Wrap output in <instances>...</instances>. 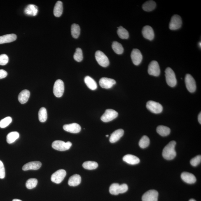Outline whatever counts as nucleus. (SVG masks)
I'll use <instances>...</instances> for the list:
<instances>
[{
    "label": "nucleus",
    "instance_id": "1",
    "mask_svg": "<svg viewBox=\"0 0 201 201\" xmlns=\"http://www.w3.org/2000/svg\"><path fill=\"white\" fill-rule=\"evenodd\" d=\"M176 142L175 141H170L164 148L162 156L164 159L168 160H172L176 156L175 146Z\"/></svg>",
    "mask_w": 201,
    "mask_h": 201
},
{
    "label": "nucleus",
    "instance_id": "2",
    "mask_svg": "<svg viewBox=\"0 0 201 201\" xmlns=\"http://www.w3.org/2000/svg\"><path fill=\"white\" fill-rule=\"evenodd\" d=\"M166 82L171 87H175L177 83L175 73L170 68H167L165 71Z\"/></svg>",
    "mask_w": 201,
    "mask_h": 201
},
{
    "label": "nucleus",
    "instance_id": "3",
    "mask_svg": "<svg viewBox=\"0 0 201 201\" xmlns=\"http://www.w3.org/2000/svg\"><path fill=\"white\" fill-rule=\"evenodd\" d=\"M72 143L70 141L67 142L61 141H56L52 143V147L57 151H67L71 148Z\"/></svg>",
    "mask_w": 201,
    "mask_h": 201
},
{
    "label": "nucleus",
    "instance_id": "4",
    "mask_svg": "<svg viewBox=\"0 0 201 201\" xmlns=\"http://www.w3.org/2000/svg\"><path fill=\"white\" fill-rule=\"evenodd\" d=\"M96 60L103 67H106L109 65L110 62L108 57L101 51H97L95 54Z\"/></svg>",
    "mask_w": 201,
    "mask_h": 201
},
{
    "label": "nucleus",
    "instance_id": "5",
    "mask_svg": "<svg viewBox=\"0 0 201 201\" xmlns=\"http://www.w3.org/2000/svg\"><path fill=\"white\" fill-rule=\"evenodd\" d=\"M64 90V82L61 79H58L55 82L53 87V93L56 97H62Z\"/></svg>",
    "mask_w": 201,
    "mask_h": 201
},
{
    "label": "nucleus",
    "instance_id": "6",
    "mask_svg": "<svg viewBox=\"0 0 201 201\" xmlns=\"http://www.w3.org/2000/svg\"><path fill=\"white\" fill-rule=\"evenodd\" d=\"M146 108L151 112L155 114H159L163 110V107L160 103L153 101H148L146 104Z\"/></svg>",
    "mask_w": 201,
    "mask_h": 201
},
{
    "label": "nucleus",
    "instance_id": "7",
    "mask_svg": "<svg viewBox=\"0 0 201 201\" xmlns=\"http://www.w3.org/2000/svg\"><path fill=\"white\" fill-rule=\"evenodd\" d=\"M118 116V113L114 110L111 109L106 110L101 119L102 122H108L114 119Z\"/></svg>",
    "mask_w": 201,
    "mask_h": 201
},
{
    "label": "nucleus",
    "instance_id": "8",
    "mask_svg": "<svg viewBox=\"0 0 201 201\" xmlns=\"http://www.w3.org/2000/svg\"><path fill=\"white\" fill-rule=\"evenodd\" d=\"M182 24L181 17L178 15H175L172 17L169 23V28L171 30H174L180 28Z\"/></svg>",
    "mask_w": 201,
    "mask_h": 201
},
{
    "label": "nucleus",
    "instance_id": "9",
    "mask_svg": "<svg viewBox=\"0 0 201 201\" xmlns=\"http://www.w3.org/2000/svg\"><path fill=\"white\" fill-rule=\"evenodd\" d=\"M185 83L187 90L191 93L195 92L196 90V85L195 81L191 75L187 74L185 77Z\"/></svg>",
    "mask_w": 201,
    "mask_h": 201
},
{
    "label": "nucleus",
    "instance_id": "10",
    "mask_svg": "<svg viewBox=\"0 0 201 201\" xmlns=\"http://www.w3.org/2000/svg\"><path fill=\"white\" fill-rule=\"evenodd\" d=\"M66 175V171L64 169H59L52 175L51 180L54 183L60 184L64 180Z\"/></svg>",
    "mask_w": 201,
    "mask_h": 201
},
{
    "label": "nucleus",
    "instance_id": "11",
    "mask_svg": "<svg viewBox=\"0 0 201 201\" xmlns=\"http://www.w3.org/2000/svg\"><path fill=\"white\" fill-rule=\"evenodd\" d=\"M148 72L151 75L158 76L160 74V66L158 62L153 60L150 63L148 66Z\"/></svg>",
    "mask_w": 201,
    "mask_h": 201
},
{
    "label": "nucleus",
    "instance_id": "12",
    "mask_svg": "<svg viewBox=\"0 0 201 201\" xmlns=\"http://www.w3.org/2000/svg\"><path fill=\"white\" fill-rule=\"evenodd\" d=\"M158 192L156 190H151L146 192L142 197V201H158Z\"/></svg>",
    "mask_w": 201,
    "mask_h": 201
},
{
    "label": "nucleus",
    "instance_id": "13",
    "mask_svg": "<svg viewBox=\"0 0 201 201\" xmlns=\"http://www.w3.org/2000/svg\"><path fill=\"white\" fill-rule=\"evenodd\" d=\"M131 59L134 65L140 64L142 61L143 56L140 51L137 48L133 49L131 54Z\"/></svg>",
    "mask_w": 201,
    "mask_h": 201
},
{
    "label": "nucleus",
    "instance_id": "14",
    "mask_svg": "<svg viewBox=\"0 0 201 201\" xmlns=\"http://www.w3.org/2000/svg\"><path fill=\"white\" fill-rule=\"evenodd\" d=\"M99 85L102 88L110 89L116 84V81L112 79L102 78L99 81Z\"/></svg>",
    "mask_w": 201,
    "mask_h": 201
},
{
    "label": "nucleus",
    "instance_id": "15",
    "mask_svg": "<svg viewBox=\"0 0 201 201\" xmlns=\"http://www.w3.org/2000/svg\"><path fill=\"white\" fill-rule=\"evenodd\" d=\"M63 128L66 132L72 133H77L81 130V127L79 124L73 123L64 125Z\"/></svg>",
    "mask_w": 201,
    "mask_h": 201
},
{
    "label": "nucleus",
    "instance_id": "16",
    "mask_svg": "<svg viewBox=\"0 0 201 201\" xmlns=\"http://www.w3.org/2000/svg\"><path fill=\"white\" fill-rule=\"evenodd\" d=\"M142 34L143 37L151 41L154 38L155 35L153 29L149 25H146L143 28Z\"/></svg>",
    "mask_w": 201,
    "mask_h": 201
},
{
    "label": "nucleus",
    "instance_id": "17",
    "mask_svg": "<svg viewBox=\"0 0 201 201\" xmlns=\"http://www.w3.org/2000/svg\"><path fill=\"white\" fill-rule=\"evenodd\" d=\"M42 164L39 161H33L29 162L23 166L22 167V170L28 171L29 170H37L41 167Z\"/></svg>",
    "mask_w": 201,
    "mask_h": 201
},
{
    "label": "nucleus",
    "instance_id": "18",
    "mask_svg": "<svg viewBox=\"0 0 201 201\" xmlns=\"http://www.w3.org/2000/svg\"><path fill=\"white\" fill-rule=\"evenodd\" d=\"M181 178L185 182L189 184L195 183L196 181L195 176L193 174L188 172H183L181 174Z\"/></svg>",
    "mask_w": 201,
    "mask_h": 201
},
{
    "label": "nucleus",
    "instance_id": "19",
    "mask_svg": "<svg viewBox=\"0 0 201 201\" xmlns=\"http://www.w3.org/2000/svg\"><path fill=\"white\" fill-rule=\"evenodd\" d=\"M124 131L123 129H119L115 131L112 133L110 138V141L111 143H114L119 140L123 135Z\"/></svg>",
    "mask_w": 201,
    "mask_h": 201
},
{
    "label": "nucleus",
    "instance_id": "20",
    "mask_svg": "<svg viewBox=\"0 0 201 201\" xmlns=\"http://www.w3.org/2000/svg\"><path fill=\"white\" fill-rule=\"evenodd\" d=\"M123 160L124 161L126 162L127 164L132 165L139 164L140 161V159L137 157L131 154L125 155L123 157Z\"/></svg>",
    "mask_w": 201,
    "mask_h": 201
},
{
    "label": "nucleus",
    "instance_id": "21",
    "mask_svg": "<svg viewBox=\"0 0 201 201\" xmlns=\"http://www.w3.org/2000/svg\"><path fill=\"white\" fill-rule=\"evenodd\" d=\"M17 38V36L14 34H6L0 36V44L12 42L15 41Z\"/></svg>",
    "mask_w": 201,
    "mask_h": 201
},
{
    "label": "nucleus",
    "instance_id": "22",
    "mask_svg": "<svg viewBox=\"0 0 201 201\" xmlns=\"http://www.w3.org/2000/svg\"><path fill=\"white\" fill-rule=\"evenodd\" d=\"M30 93L29 90H24L20 92L18 95V99L19 102L21 104L27 102L30 97Z\"/></svg>",
    "mask_w": 201,
    "mask_h": 201
},
{
    "label": "nucleus",
    "instance_id": "23",
    "mask_svg": "<svg viewBox=\"0 0 201 201\" xmlns=\"http://www.w3.org/2000/svg\"><path fill=\"white\" fill-rule=\"evenodd\" d=\"M81 181V178L79 175L75 174L69 178L68 184L71 186H76L79 185Z\"/></svg>",
    "mask_w": 201,
    "mask_h": 201
},
{
    "label": "nucleus",
    "instance_id": "24",
    "mask_svg": "<svg viewBox=\"0 0 201 201\" xmlns=\"http://www.w3.org/2000/svg\"><path fill=\"white\" fill-rule=\"evenodd\" d=\"M84 81L87 86L91 90H95L97 89V83L95 80L91 78V77L89 76H86L84 79Z\"/></svg>",
    "mask_w": 201,
    "mask_h": 201
},
{
    "label": "nucleus",
    "instance_id": "25",
    "mask_svg": "<svg viewBox=\"0 0 201 201\" xmlns=\"http://www.w3.org/2000/svg\"><path fill=\"white\" fill-rule=\"evenodd\" d=\"M63 11V6L62 2L58 1L56 3L54 7L53 13L55 17H59L62 15Z\"/></svg>",
    "mask_w": 201,
    "mask_h": 201
},
{
    "label": "nucleus",
    "instance_id": "26",
    "mask_svg": "<svg viewBox=\"0 0 201 201\" xmlns=\"http://www.w3.org/2000/svg\"><path fill=\"white\" fill-rule=\"evenodd\" d=\"M156 6V3L153 1H146L142 5V9L145 11H151L155 9Z\"/></svg>",
    "mask_w": 201,
    "mask_h": 201
},
{
    "label": "nucleus",
    "instance_id": "27",
    "mask_svg": "<svg viewBox=\"0 0 201 201\" xmlns=\"http://www.w3.org/2000/svg\"><path fill=\"white\" fill-rule=\"evenodd\" d=\"M157 133L162 136H168L170 133V129L164 126H159L157 129Z\"/></svg>",
    "mask_w": 201,
    "mask_h": 201
},
{
    "label": "nucleus",
    "instance_id": "28",
    "mask_svg": "<svg viewBox=\"0 0 201 201\" xmlns=\"http://www.w3.org/2000/svg\"><path fill=\"white\" fill-rule=\"evenodd\" d=\"M38 11L37 7L36 5H29L25 9L24 12L28 15L36 16L37 15Z\"/></svg>",
    "mask_w": 201,
    "mask_h": 201
},
{
    "label": "nucleus",
    "instance_id": "29",
    "mask_svg": "<svg viewBox=\"0 0 201 201\" xmlns=\"http://www.w3.org/2000/svg\"><path fill=\"white\" fill-rule=\"evenodd\" d=\"M20 137V134L18 132H13L10 133L6 137L7 142L9 144H11L17 140Z\"/></svg>",
    "mask_w": 201,
    "mask_h": 201
},
{
    "label": "nucleus",
    "instance_id": "30",
    "mask_svg": "<svg viewBox=\"0 0 201 201\" xmlns=\"http://www.w3.org/2000/svg\"><path fill=\"white\" fill-rule=\"evenodd\" d=\"M118 30L117 31L118 35L120 38L123 39H128L129 37V33L125 28L122 26L118 27Z\"/></svg>",
    "mask_w": 201,
    "mask_h": 201
},
{
    "label": "nucleus",
    "instance_id": "31",
    "mask_svg": "<svg viewBox=\"0 0 201 201\" xmlns=\"http://www.w3.org/2000/svg\"><path fill=\"white\" fill-rule=\"evenodd\" d=\"M112 48L114 52L118 55H121L123 53L124 48L122 45L118 42L114 41L112 45Z\"/></svg>",
    "mask_w": 201,
    "mask_h": 201
},
{
    "label": "nucleus",
    "instance_id": "32",
    "mask_svg": "<svg viewBox=\"0 0 201 201\" xmlns=\"http://www.w3.org/2000/svg\"><path fill=\"white\" fill-rule=\"evenodd\" d=\"M98 164L97 162L88 161L85 162L83 164V168L88 170H93L97 168L98 167Z\"/></svg>",
    "mask_w": 201,
    "mask_h": 201
},
{
    "label": "nucleus",
    "instance_id": "33",
    "mask_svg": "<svg viewBox=\"0 0 201 201\" xmlns=\"http://www.w3.org/2000/svg\"><path fill=\"white\" fill-rule=\"evenodd\" d=\"M72 35L73 38H77L80 34V27L77 24H73L71 26Z\"/></svg>",
    "mask_w": 201,
    "mask_h": 201
},
{
    "label": "nucleus",
    "instance_id": "34",
    "mask_svg": "<svg viewBox=\"0 0 201 201\" xmlns=\"http://www.w3.org/2000/svg\"><path fill=\"white\" fill-rule=\"evenodd\" d=\"M48 118L47 110L44 107L40 108L38 112V118L41 122H44L47 120Z\"/></svg>",
    "mask_w": 201,
    "mask_h": 201
},
{
    "label": "nucleus",
    "instance_id": "35",
    "mask_svg": "<svg viewBox=\"0 0 201 201\" xmlns=\"http://www.w3.org/2000/svg\"><path fill=\"white\" fill-rule=\"evenodd\" d=\"M109 191L111 195H118L120 194V185L118 183L113 184L110 187Z\"/></svg>",
    "mask_w": 201,
    "mask_h": 201
},
{
    "label": "nucleus",
    "instance_id": "36",
    "mask_svg": "<svg viewBox=\"0 0 201 201\" xmlns=\"http://www.w3.org/2000/svg\"><path fill=\"white\" fill-rule=\"evenodd\" d=\"M150 140L147 136H143L139 142V146L141 148H145L149 145Z\"/></svg>",
    "mask_w": 201,
    "mask_h": 201
},
{
    "label": "nucleus",
    "instance_id": "37",
    "mask_svg": "<svg viewBox=\"0 0 201 201\" xmlns=\"http://www.w3.org/2000/svg\"><path fill=\"white\" fill-rule=\"evenodd\" d=\"M38 184L37 180L34 178L29 179L26 182V186L29 189H32L36 187Z\"/></svg>",
    "mask_w": 201,
    "mask_h": 201
},
{
    "label": "nucleus",
    "instance_id": "38",
    "mask_svg": "<svg viewBox=\"0 0 201 201\" xmlns=\"http://www.w3.org/2000/svg\"><path fill=\"white\" fill-rule=\"evenodd\" d=\"M73 58L78 62H80L83 60V53L81 48H78L76 49V52L73 55Z\"/></svg>",
    "mask_w": 201,
    "mask_h": 201
},
{
    "label": "nucleus",
    "instance_id": "39",
    "mask_svg": "<svg viewBox=\"0 0 201 201\" xmlns=\"http://www.w3.org/2000/svg\"><path fill=\"white\" fill-rule=\"evenodd\" d=\"M12 122V118L11 117H7L0 121V127L1 128H4L10 125Z\"/></svg>",
    "mask_w": 201,
    "mask_h": 201
},
{
    "label": "nucleus",
    "instance_id": "40",
    "mask_svg": "<svg viewBox=\"0 0 201 201\" xmlns=\"http://www.w3.org/2000/svg\"><path fill=\"white\" fill-rule=\"evenodd\" d=\"M201 161V155H198L191 159L190 160V164L194 167H196L200 163Z\"/></svg>",
    "mask_w": 201,
    "mask_h": 201
},
{
    "label": "nucleus",
    "instance_id": "41",
    "mask_svg": "<svg viewBox=\"0 0 201 201\" xmlns=\"http://www.w3.org/2000/svg\"><path fill=\"white\" fill-rule=\"evenodd\" d=\"M9 61L8 56L6 54L0 55V65L4 66L8 64Z\"/></svg>",
    "mask_w": 201,
    "mask_h": 201
},
{
    "label": "nucleus",
    "instance_id": "42",
    "mask_svg": "<svg viewBox=\"0 0 201 201\" xmlns=\"http://www.w3.org/2000/svg\"><path fill=\"white\" fill-rule=\"evenodd\" d=\"M5 176V172L4 166L2 162L0 160V179H4Z\"/></svg>",
    "mask_w": 201,
    "mask_h": 201
},
{
    "label": "nucleus",
    "instance_id": "43",
    "mask_svg": "<svg viewBox=\"0 0 201 201\" xmlns=\"http://www.w3.org/2000/svg\"><path fill=\"white\" fill-rule=\"evenodd\" d=\"M128 190V187L126 184L120 185V194L126 193Z\"/></svg>",
    "mask_w": 201,
    "mask_h": 201
},
{
    "label": "nucleus",
    "instance_id": "44",
    "mask_svg": "<svg viewBox=\"0 0 201 201\" xmlns=\"http://www.w3.org/2000/svg\"><path fill=\"white\" fill-rule=\"evenodd\" d=\"M8 73L7 72L3 69L0 70V79L4 78L7 76Z\"/></svg>",
    "mask_w": 201,
    "mask_h": 201
},
{
    "label": "nucleus",
    "instance_id": "45",
    "mask_svg": "<svg viewBox=\"0 0 201 201\" xmlns=\"http://www.w3.org/2000/svg\"><path fill=\"white\" fill-rule=\"evenodd\" d=\"M198 120L199 121V123L200 124H201V113L199 114L198 117Z\"/></svg>",
    "mask_w": 201,
    "mask_h": 201
},
{
    "label": "nucleus",
    "instance_id": "46",
    "mask_svg": "<svg viewBox=\"0 0 201 201\" xmlns=\"http://www.w3.org/2000/svg\"><path fill=\"white\" fill-rule=\"evenodd\" d=\"M13 201H22L20 200H19V199H14Z\"/></svg>",
    "mask_w": 201,
    "mask_h": 201
},
{
    "label": "nucleus",
    "instance_id": "47",
    "mask_svg": "<svg viewBox=\"0 0 201 201\" xmlns=\"http://www.w3.org/2000/svg\"><path fill=\"white\" fill-rule=\"evenodd\" d=\"M189 201H195V199H190V200Z\"/></svg>",
    "mask_w": 201,
    "mask_h": 201
},
{
    "label": "nucleus",
    "instance_id": "48",
    "mask_svg": "<svg viewBox=\"0 0 201 201\" xmlns=\"http://www.w3.org/2000/svg\"><path fill=\"white\" fill-rule=\"evenodd\" d=\"M199 46H200V48H201V42H200V43H199Z\"/></svg>",
    "mask_w": 201,
    "mask_h": 201
},
{
    "label": "nucleus",
    "instance_id": "49",
    "mask_svg": "<svg viewBox=\"0 0 201 201\" xmlns=\"http://www.w3.org/2000/svg\"><path fill=\"white\" fill-rule=\"evenodd\" d=\"M108 136H109V135H106V137H108Z\"/></svg>",
    "mask_w": 201,
    "mask_h": 201
}]
</instances>
